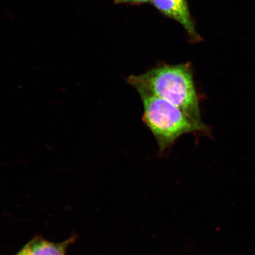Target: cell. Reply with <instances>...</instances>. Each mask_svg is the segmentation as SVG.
<instances>
[{
	"label": "cell",
	"instance_id": "6da1fadb",
	"mask_svg": "<svg viewBox=\"0 0 255 255\" xmlns=\"http://www.w3.org/2000/svg\"><path fill=\"white\" fill-rule=\"evenodd\" d=\"M127 81L137 92H148L164 99L191 119L203 123L200 95L194 82L191 63L171 65L160 62L142 74L129 76Z\"/></svg>",
	"mask_w": 255,
	"mask_h": 255
},
{
	"label": "cell",
	"instance_id": "7a4b0ae2",
	"mask_svg": "<svg viewBox=\"0 0 255 255\" xmlns=\"http://www.w3.org/2000/svg\"><path fill=\"white\" fill-rule=\"evenodd\" d=\"M138 93L143 104L142 120L154 136L159 155L187 133L212 136L210 128L205 123L191 119L167 101L148 92L139 91Z\"/></svg>",
	"mask_w": 255,
	"mask_h": 255
},
{
	"label": "cell",
	"instance_id": "3957f363",
	"mask_svg": "<svg viewBox=\"0 0 255 255\" xmlns=\"http://www.w3.org/2000/svg\"><path fill=\"white\" fill-rule=\"evenodd\" d=\"M151 4L164 17L182 25L190 42L197 43L203 40L197 31L187 0H152Z\"/></svg>",
	"mask_w": 255,
	"mask_h": 255
},
{
	"label": "cell",
	"instance_id": "277c9868",
	"mask_svg": "<svg viewBox=\"0 0 255 255\" xmlns=\"http://www.w3.org/2000/svg\"><path fill=\"white\" fill-rule=\"evenodd\" d=\"M73 241L70 238L62 243H53L37 237L28 242L16 255H66L67 248Z\"/></svg>",
	"mask_w": 255,
	"mask_h": 255
},
{
	"label": "cell",
	"instance_id": "5b68a950",
	"mask_svg": "<svg viewBox=\"0 0 255 255\" xmlns=\"http://www.w3.org/2000/svg\"><path fill=\"white\" fill-rule=\"evenodd\" d=\"M152 0H114L115 4L138 5L151 2Z\"/></svg>",
	"mask_w": 255,
	"mask_h": 255
}]
</instances>
